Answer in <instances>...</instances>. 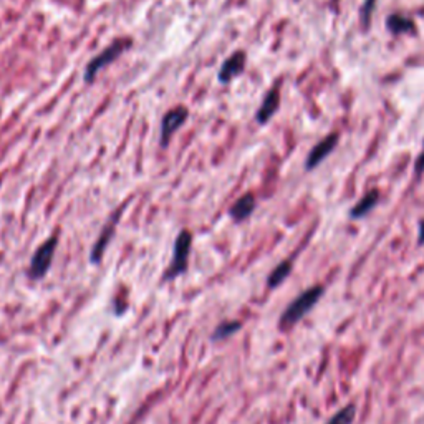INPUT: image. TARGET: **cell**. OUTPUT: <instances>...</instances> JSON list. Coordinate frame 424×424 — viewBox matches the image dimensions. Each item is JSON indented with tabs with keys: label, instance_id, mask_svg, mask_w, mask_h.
Returning a JSON list of instances; mask_svg holds the SVG:
<instances>
[{
	"label": "cell",
	"instance_id": "5b68a950",
	"mask_svg": "<svg viewBox=\"0 0 424 424\" xmlns=\"http://www.w3.org/2000/svg\"><path fill=\"white\" fill-rule=\"evenodd\" d=\"M126 207H128V202H123L121 206H119L116 211L108 217L107 224H104L102 231H99V236L97 237V241H94L92 251H89V263H92V266H99V263H102L104 252H107V249L113 241L114 234H116L119 219H121L123 212L126 211Z\"/></svg>",
	"mask_w": 424,
	"mask_h": 424
},
{
	"label": "cell",
	"instance_id": "ac0fdd59",
	"mask_svg": "<svg viewBox=\"0 0 424 424\" xmlns=\"http://www.w3.org/2000/svg\"><path fill=\"white\" fill-rule=\"evenodd\" d=\"M418 246H424V219H421L418 226Z\"/></svg>",
	"mask_w": 424,
	"mask_h": 424
},
{
	"label": "cell",
	"instance_id": "8992f818",
	"mask_svg": "<svg viewBox=\"0 0 424 424\" xmlns=\"http://www.w3.org/2000/svg\"><path fill=\"white\" fill-rule=\"evenodd\" d=\"M189 108L184 104H178V107L169 108L166 113L163 114L161 124H159V146L161 149H168L171 144V139L179 129H181L189 119Z\"/></svg>",
	"mask_w": 424,
	"mask_h": 424
},
{
	"label": "cell",
	"instance_id": "9c48e42d",
	"mask_svg": "<svg viewBox=\"0 0 424 424\" xmlns=\"http://www.w3.org/2000/svg\"><path fill=\"white\" fill-rule=\"evenodd\" d=\"M278 108H281V83H276L266 93V97H263L261 107L257 108V112H256L257 124H261V126H266V124L271 121L273 116H276Z\"/></svg>",
	"mask_w": 424,
	"mask_h": 424
},
{
	"label": "cell",
	"instance_id": "277c9868",
	"mask_svg": "<svg viewBox=\"0 0 424 424\" xmlns=\"http://www.w3.org/2000/svg\"><path fill=\"white\" fill-rule=\"evenodd\" d=\"M58 247V236H50L47 241H43L33 252L30 259L27 276L32 281H42V278L50 272V267L53 263L55 252Z\"/></svg>",
	"mask_w": 424,
	"mask_h": 424
},
{
	"label": "cell",
	"instance_id": "ba28073f",
	"mask_svg": "<svg viewBox=\"0 0 424 424\" xmlns=\"http://www.w3.org/2000/svg\"><path fill=\"white\" fill-rule=\"evenodd\" d=\"M338 141H340V134L338 133L327 134L322 141H318L315 146L310 149V153H308V156L305 159V171L310 173L313 169L320 166V164L325 161L333 151H335L338 146Z\"/></svg>",
	"mask_w": 424,
	"mask_h": 424
},
{
	"label": "cell",
	"instance_id": "6da1fadb",
	"mask_svg": "<svg viewBox=\"0 0 424 424\" xmlns=\"http://www.w3.org/2000/svg\"><path fill=\"white\" fill-rule=\"evenodd\" d=\"M131 47H133L131 37H118V38H114L113 42H109L107 47L102 50V52L94 55V57L87 63V67H85V73H83V82L87 85H93L94 80H97L98 75L102 73L104 68H108L109 65H113L119 57H121L123 53H126Z\"/></svg>",
	"mask_w": 424,
	"mask_h": 424
},
{
	"label": "cell",
	"instance_id": "e0dca14e",
	"mask_svg": "<svg viewBox=\"0 0 424 424\" xmlns=\"http://www.w3.org/2000/svg\"><path fill=\"white\" fill-rule=\"evenodd\" d=\"M423 173H424V141H423L421 153L418 154V158L415 161V174H416V176H421Z\"/></svg>",
	"mask_w": 424,
	"mask_h": 424
},
{
	"label": "cell",
	"instance_id": "30bf717a",
	"mask_svg": "<svg viewBox=\"0 0 424 424\" xmlns=\"http://www.w3.org/2000/svg\"><path fill=\"white\" fill-rule=\"evenodd\" d=\"M256 209H257L256 196H254L252 192H246L242 194V196L239 197L231 207H229V217H231L236 224H242L246 222L254 212H256Z\"/></svg>",
	"mask_w": 424,
	"mask_h": 424
},
{
	"label": "cell",
	"instance_id": "3957f363",
	"mask_svg": "<svg viewBox=\"0 0 424 424\" xmlns=\"http://www.w3.org/2000/svg\"><path fill=\"white\" fill-rule=\"evenodd\" d=\"M192 251V232L187 229H183L174 239L173 247V259L169 262V267L164 271L163 281L171 282L174 278H178L183 273H186L189 267V257H191Z\"/></svg>",
	"mask_w": 424,
	"mask_h": 424
},
{
	"label": "cell",
	"instance_id": "4fadbf2b",
	"mask_svg": "<svg viewBox=\"0 0 424 424\" xmlns=\"http://www.w3.org/2000/svg\"><path fill=\"white\" fill-rule=\"evenodd\" d=\"M292 268H293L292 261H283L278 263V266L273 268V271L271 272V276H268V278H267V287L271 288V290H273V288L282 286V283L288 278V276L292 273Z\"/></svg>",
	"mask_w": 424,
	"mask_h": 424
},
{
	"label": "cell",
	"instance_id": "5bb4252c",
	"mask_svg": "<svg viewBox=\"0 0 424 424\" xmlns=\"http://www.w3.org/2000/svg\"><path fill=\"white\" fill-rule=\"evenodd\" d=\"M241 328H242V323L237 322V320H227V322L219 323V325L216 328H214L211 340L212 342L227 340V338H231L232 335H236V333L239 330H241Z\"/></svg>",
	"mask_w": 424,
	"mask_h": 424
},
{
	"label": "cell",
	"instance_id": "2e32d148",
	"mask_svg": "<svg viewBox=\"0 0 424 424\" xmlns=\"http://www.w3.org/2000/svg\"><path fill=\"white\" fill-rule=\"evenodd\" d=\"M375 5H376V0H365L360 9V23H362V28L363 30H368L371 23V17H373V12H375Z\"/></svg>",
	"mask_w": 424,
	"mask_h": 424
},
{
	"label": "cell",
	"instance_id": "7a4b0ae2",
	"mask_svg": "<svg viewBox=\"0 0 424 424\" xmlns=\"http://www.w3.org/2000/svg\"><path fill=\"white\" fill-rule=\"evenodd\" d=\"M323 293H325L323 286H313L310 288H307V290H303L295 300L288 303V307L282 313L281 322H278L281 330L287 332L295 327L297 323L307 315V313H310L313 310V307H315L318 300L323 297Z\"/></svg>",
	"mask_w": 424,
	"mask_h": 424
},
{
	"label": "cell",
	"instance_id": "8fae6325",
	"mask_svg": "<svg viewBox=\"0 0 424 424\" xmlns=\"http://www.w3.org/2000/svg\"><path fill=\"white\" fill-rule=\"evenodd\" d=\"M380 199H381V194L378 189H371V191H368L365 196H363L360 201H358L355 206L350 209V219H353V221H358V219L366 217L368 214H370L373 209L378 206Z\"/></svg>",
	"mask_w": 424,
	"mask_h": 424
},
{
	"label": "cell",
	"instance_id": "7c38bea8",
	"mask_svg": "<svg viewBox=\"0 0 424 424\" xmlns=\"http://www.w3.org/2000/svg\"><path fill=\"white\" fill-rule=\"evenodd\" d=\"M386 28L393 35H416V22L406 15L391 13L386 18Z\"/></svg>",
	"mask_w": 424,
	"mask_h": 424
},
{
	"label": "cell",
	"instance_id": "52a82bcc",
	"mask_svg": "<svg viewBox=\"0 0 424 424\" xmlns=\"http://www.w3.org/2000/svg\"><path fill=\"white\" fill-rule=\"evenodd\" d=\"M247 67V53L244 50H236L229 57L224 60L221 68L217 72V82L224 85L232 83L234 80L241 77V75L246 72Z\"/></svg>",
	"mask_w": 424,
	"mask_h": 424
},
{
	"label": "cell",
	"instance_id": "9a60e30c",
	"mask_svg": "<svg viewBox=\"0 0 424 424\" xmlns=\"http://www.w3.org/2000/svg\"><path fill=\"white\" fill-rule=\"evenodd\" d=\"M357 416V408L353 405H348L342 408L337 415H333L327 424H352Z\"/></svg>",
	"mask_w": 424,
	"mask_h": 424
}]
</instances>
